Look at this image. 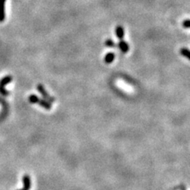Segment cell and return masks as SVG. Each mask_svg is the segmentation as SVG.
<instances>
[{
	"instance_id": "cell-1",
	"label": "cell",
	"mask_w": 190,
	"mask_h": 190,
	"mask_svg": "<svg viewBox=\"0 0 190 190\" xmlns=\"http://www.w3.org/2000/svg\"><path fill=\"white\" fill-rule=\"evenodd\" d=\"M29 101L32 104H38V105L42 106L43 108H45L47 110H50L52 109V104L51 103H49V101L45 100V99L39 98L37 95L35 94L30 95L29 97Z\"/></svg>"
},
{
	"instance_id": "cell-2",
	"label": "cell",
	"mask_w": 190,
	"mask_h": 190,
	"mask_svg": "<svg viewBox=\"0 0 190 190\" xmlns=\"http://www.w3.org/2000/svg\"><path fill=\"white\" fill-rule=\"evenodd\" d=\"M12 81V77L10 75H6L4 78H2V79L0 80V93L3 96H8L9 95V92L5 89L7 84H9L10 82Z\"/></svg>"
},
{
	"instance_id": "cell-3",
	"label": "cell",
	"mask_w": 190,
	"mask_h": 190,
	"mask_svg": "<svg viewBox=\"0 0 190 190\" xmlns=\"http://www.w3.org/2000/svg\"><path fill=\"white\" fill-rule=\"evenodd\" d=\"M37 90H38L40 93L42 94V96L44 97V98H45V100H46V101H49V103H53L55 101V98L53 97H52L51 95H49V93H48V92L46 91V90H45V88L41 84H39V85H37Z\"/></svg>"
},
{
	"instance_id": "cell-4",
	"label": "cell",
	"mask_w": 190,
	"mask_h": 190,
	"mask_svg": "<svg viewBox=\"0 0 190 190\" xmlns=\"http://www.w3.org/2000/svg\"><path fill=\"white\" fill-rule=\"evenodd\" d=\"M22 181H23L24 186L23 188L20 190H29V188L31 187V180H30V177H29V175H24Z\"/></svg>"
},
{
	"instance_id": "cell-5",
	"label": "cell",
	"mask_w": 190,
	"mask_h": 190,
	"mask_svg": "<svg viewBox=\"0 0 190 190\" xmlns=\"http://www.w3.org/2000/svg\"><path fill=\"white\" fill-rule=\"evenodd\" d=\"M6 0H0V22L5 20V2Z\"/></svg>"
},
{
	"instance_id": "cell-6",
	"label": "cell",
	"mask_w": 190,
	"mask_h": 190,
	"mask_svg": "<svg viewBox=\"0 0 190 190\" xmlns=\"http://www.w3.org/2000/svg\"><path fill=\"white\" fill-rule=\"evenodd\" d=\"M119 49H120V51L124 53H127L129 50V45L127 42H125L124 41H122V40H120V42L118 43V45H117Z\"/></svg>"
},
{
	"instance_id": "cell-7",
	"label": "cell",
	"mask_w": 190,
	"mask_h": 190,
	"mask_svg": "<svg viewBox=\"0 0 190 190\" xmlns=\"http://www.w3.org/2000/svg\"><path fill=\"white\" fill-rule=\"evenodd\" d=\"M116 37H117V38H118L120 41L124 38V28H123L121 25H118V26H116Z\"/></svg>"
},
{
	"instance_id": "cell-8",
	"label": "cell",
	"mask_w": 190,
	"mask_h": 190,
	"mask_svg": "<svg viewBox=\"0 0 190 190\" xmlns=\"http://www.w3.org/2000/svg\"><path fill=\"white\" fill-rule=\"evenodd\" d=\"M114 59H115L114 53H107V54L105 55V59H104V60H105V64H111V63L113 62V60H114Z\"/></svg>"
},
{
	"instance_id": "cell-9",
	"label": "cell",
	"mask_w": 190,
	"mask_h": 190,
	"mask_svg": "<svg viewBox=\"0 0 190 190\" xmlns=\"http://www.w3.org/2000/svg\"><path fill=\"white\" fill-rule=\"evenodd\" d=\"M180 53L181 54V56H183L184 57L188 59V60H190V50H188V49L183 48V49L180 50Z\"/></svg>"
},
{
	"instance_id": "cell-10",
	"label": "cell",
	"mask_w": 190,
	"mask_h": 190,
	"mask_svg": "<svg viewBox=\"0 0 190 190\" xmlns=\"http://www.w3.org/2000/svg\"><path fill=\"white\" fill-rule=\"evenodd\" d=\"M105 45L106 47H109V48H114V47L116 46V45L114 43V41L111 39H108L105 41Z\"/></svg>"
},
{
	"instance_id": "cell-11",
	"label": "cell",
	"mask_w": 190,
	"mask_h": 190,
	"mask_svg": "<svg viewBox=\"0 0 190 190\" xmlns=\"http://www.w3.org/2000/svg\"><path fill=\"white\" fill-rule=\"evenodd\" d=\"M182 25L184 28H188V29H190V20L189 19L185 20V21L182 22Z\"/></svg>"
}]
</instances>
